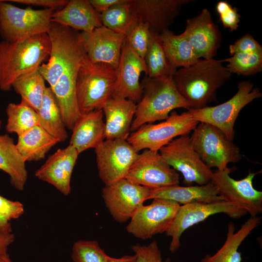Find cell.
<instances>
[{"label": "cell", "instance_id": "obj_30", "mask_svg": "<svg viewBox=\"0 0 262 262\" xmlns=\"http://www.w3.org/2000/svg\"><path fill=\"white\" fill-rule=\"evenodd\" d=\"M159 38L167 58L174 69L189 66L200 59L182 33L177 35L167 29L160 33Z\"/></svg>", "mask_w": 262, "mask_h": 262}, {"label": "cell", "instance_id": "obj_19", "mask_svg": "<svg viewBox=\"0 0 262 262\" xmlns=\"http://www.w3.org/2000/svg\"><path fill=\"white\" fill-rule=\"evenodd\" d=\"M199 59H212L220 47L222 36L218 27L206 8L196 16L189 18L181 33Z\"/></svg>", "mask_w": 262, "mask_h": 262}, {"label": "cell", "instance_id": "obj_17", "mask_svg": "<svg viewBox=\"0 0 262 262\" xmlns=\"http://www.w3.org/2000/svg\"><path fill=\"white\" fill-rule=\"evenodd\" d=\"M116 70L113 98L138 103L143 95L140 77L142 72L146 75L147 70L145 61L133 50L125 39Z\"/></svg>", "mask_w": 262, "mask_h": 262}, {"label": "cell", "instance_id": "obj_13", "mask_svg": "<svg viewBox=\"0 0 262 262\" xmlns=\"http://www.w3.org/2000/svg\"><path fill=\"white\" fill-rule=\"evenodd\" d=\"M94 149L98 175L105 186L125 178L139 155L124 139H104Z\"/></svg>", "mask_w": 262, "mask_h": 262}, {"label": "cell", "instance_id": "obj_35", "mask_svg": "<svg viewBox=\"0 0 262 262\" xmlns=\"http://www.w3.org/2000/svg\"><path fill=\"white\" fill-rule=\"evenodd\" d=\"M102 25L117 33L124 35L136 22L129 0H122L100 14Z\"/></svg>", "mask_w": 262, "mask_h": 262}, {"label": "cell", "instance_id": "obj_27", "mask_svg": "<svg viewBox=\"0 0 262 262\" xmlns=\"http://www.w3.org/2000/svg\"><path fill=\"white\" fill-rule=\"evenodd\" d=\"M260 222L261 218L258 216L250 217L236 232L234 223L229 222L223 246L213 255H206L199 262H241V253L238 251V248Z\"/></svg>", "mask_w": 262, "mask_h": 262}, {"label": "cell", "instance_id": "obj_9", "mask_svg": "<svg viewBox=\"0 0 262 262\" xmlns=\"http://www.w3.org/2000/svg\"><path fill=\"white\" fill-rule=\"evenodd\" d=\"M79 33L69 27L51 23L47 33L50 41L49 59L39 67L40 73L50 88L54 87L68 66L84 52Z\"/></svg>", "mask_w": 262, "mask_h": 262}, {"label": "cell", "instance_id": "obj_36", "mask_svg": "<svg viewBox=\"0 0 262 262\" xmlns=\"http://www.w3.org/2000/svg\"><path fill=\"white\" fill-rule=\"evenodd\" d=\"M222 60L228 63L226 67L231 74L249 76L262 70V51L237 53Z\"/></svg>", "mask_w": 262, "mask_h": 262}, {"label": "cell", "instance_id": "obj_25", "mask_svg": "<svg viewBox=\"0 0 262 262\" xmlns=\"http://www.w3.org/2000/svg\"><path fill=\"white\" fill-rule=\"evenodd\" d=\"M159 198L183 205L224 200L211 181L202 185L168 186L151 189L148 199Z\"/></svg>", "mask_w": 262, "mask_h": 262}, {"label": "cell", "instance_id": "obj_10", "mask_svg": "<svg viewBox=\"0 0 262 262\" xmlns=\"http://www.w3.org/2000/svg\"><path fill=\"white\" fill-rule=\"evenodd\" d=\"M159 151L172 168L182 174L186 186L193 183L202 185L211 181L213 172L200 158L189 135L175 138Z\"/></svg>", "mask_w": 262, "mask_h": 262}, {"label": "cell", "instance_id": "obj_1", "mask_svg": "<svg viewBox=\"0 0 262 262\" xmlns=\"http://www.w3.org/2000/svg\"><path fill=\"white\" fill-rule=\"evenodd\" d=\"M223 63V60L214 58L199 59L177 70L173 74L176 87L188 103L189 109L202 108L217 100V89L231 75Z\"/></svg>", "mask_w": 262, "mask_h": 262}, {"label": "cell", "instance_id": "obj_21", "mask_svg": "<svg viewBox=\"0 0 262 262\" xmlns=\"http://www.w3.org/2000/svg\"><path fill=\"white\" fill-rule=\"evenodd\" d=\"M90 62L84 54L73 61L63 72L55 85L51 88L59 105L67 128L72 130L82 115L76 97V82L80 69Z\"/></svg>", "mask_w": 262, "mask_h": 262}, {"label": "cell", "instance_id": "obj_37", "mask_svg": "<svg viewBox=\"0 0 262 262\" xmlns=\"http://www.w3.org/2000/svg\"><path fill=\"white\" fill-rule=\"evenodd\" d=\"M110 257L95 240H78L72 248L73 262H109Z\"/></svg>", "mask_w": 262, "mask_h": 262}, {"label": "cell", "instance_id": "obj_31", "mask_svg": "<svg viewBox=\"0 0 262 262\" xmlns=\"http://www.w3.org/2000/svg\"><path fill=\"white\" fill-rule=\"evenodd\" d=\"M39 126L59 142L68 137L66 126L51 88L47 87L41 104L36 111Z\"/></svg>", "mask_w": 262, "mask_h": 262}, {"label": "cell", "instance_id": "obj_34", "mask_svg": "<svg viewBox=\"0 0 262 262\" xmlns=\"http://www.w3.org/2000/svg\"><path fill=\"white\" fill-rule=\"evenodd\" d=\"M151 32L150 41L145 57L146 76L153 78L173 75L177 70L172 67L167 58L159 38V34L151 30Z\"/></svg>", "mask_w": 262, "mask_h": 262}, {"label": "cell", "instance_id": "obj_41", "mask_svg": "<svg viewBox=\"0 0 262 262\" xmlns=\"http://www.w3.org/2000/svg\"><path fill=\"white\" fill-rule=\"evenodd\" d=\"M215 8L223 27L231 32L236 30L239 27L241 17L237 9L226 1H219Z\"/></svg>", "mask_w": 262, "mask_h": 262}, {"label": "cell", "instance_id": "obj_5", "mask_svg": "<svg viewBox=\"0 0 262 262\" xmlns=\"http://www.w3.org/2000/svg\"><path fill=\"white\" fill-rule=\"evenodd\" d=\"M54 10L21 8L0 0V33L4 41L13 42L48 33Z\"/></svg>", "mask_w": 262, "mask_h": 262}, {"label": "cell", "instance_id": "obj_38", "mask_svg": "<svg viewBox=\"0 0 262 262\" xmlns=\"http://www.w3.org/2000/svg\"><path fill=\"white\" fill-rule=\"evenodd\" d=\"M151 32L147 24L136 22L125 36L133 50L143 60L150 41Z\"/></svg>", "mask_w": 262, "mask_h": 262}, {"label": "cell", "instance_id": "obj_48", "mask_svg": "<svg viewBox=\"0 0 262 262\" xmlns=\"http://www.w3.org/2000/svg\"><path fill=\"white\" fill-rule=\"evenodd\" d=\"M1 124H2V122H1V121L0 120V130L1 127Z\"/></svg>", "mask_w": 262, "mask_h": 262}, {"label": "cell", "instance_id": "obj_28", "mask_svg": "<svg viewBox=\"0 0 262 262\" xmlns=\"http://www.w3.org/2000/svg\"><path fill=\"white\" fill-rule=\"evenodd\" d=\"M26 162L13 139L7 134L0 135V170L9 175L11 184L18 191L24 189L27 180Z\"/></svg>", "mask_w": 262, "mask_h": 262}, {"label": "cell", "instance_id": "obj_2", "mask_svg": "<svg viewBox=\"0 0 262 262\" xmlns=\"http://www.w3.org/2000/svg\"><path fill=\"white\" fill-rule=\"evenodd\" d=\"M50 51L47 33L18 41L0 42V89L11 90L19 77L38 68Z\"/></svg>", "mask_w": 262, "mask_h": 262}, {"label": "cell", "instance_id": "obj_32", "mask_svg": "<svg viewBox=\"0 0 262 262\" xmlns=\"http://www.w3.org/2000/svg\"><path fill=\"white\" fill-rule=\"evenodd\" d=\"M15 91L36 111L39 108L47 86L39 67L19 77L13 84Z\"/></svg>", "mask_w": 262, "mask_h": 262}, {"label": "cell", "instance_id": "obj_20", "mask_svg": "<svg viewBox=\"0 0 262 262\" xmlns=\"http://www.w3.org/2000/svg\"><path fill=\"white\" fill-rule=\"evenodd\" d=\"M191 0H129L136 22L147 23L150 30L161 33L173 23L183 5Z\"/></svg>", "mask_w": 262, "mask_h": 262}, {"label": "cell", "instance_id": "obj_33", "mask_svg": "<svg viewBox=\"0 0 262 262\" xmlns=\"http://www.w3.org/2000/svg\"><path fill=\"white\" fill-rule=\"evenodd\" d=\"M7 132L18 136L32 128L39 125L37 112L21 99L18 103H10L6 109Z\"/></svg>", "mask_w": 262, "mask_h": 262}, {"label": "cell", "instance_id": "obj_45", "mask_svg": "<svg viewBox=\"0 0 262 262\" xmlns=\"http://www.w3.org/2000/svg\"><path fill=\"white\" fill-rule=\"evenodd\" d=\"M14 240L15 236L12 233V230L0 228V249L7 248Z\"/></svg>", "mask_w": 262, "mask_h": 262}, {"label": "cell", "instance_id": "obj_18", "mask_svg": "<svg viewBox=\"0 0 262 262\" xmlns=\"http://www.w3.org/2000/svg\"><path fill=\"white\" fill-rule=\"evenodd\" d=\"M79 35L82 48L92 64H105L116 69L125 35L103 25Z\"/></svg>", "mask_w": 262, "mask_h": 262}, {"label": "cell", "instance_id": "obj_24", "mask_svg": "<svg viewBox=\"0 0 262 262\" xmlns=\"http://www.w3.org/2000/svg\"><path fill=\"white\" fill-rule=\"evenodd\" d=\"M51 22L81 32H90L102 26L100 14L89 0H69L62 9L53 12Z\"/></svg>", "mask_w": 262, "mask_h": 262}, {"label": "cell", "instance_id": "obj_23", "mask_svg": "<svg viewBox=\"0 0 262 262\" xmlns=\"http://www.w3.org/2000/svg\"><path fill=\"white\" fill-rule=\"evenodd\" d=\"M136 104L129 99L113 98L104 105L102 110L105 117V139H128Z\"/></svg>", "mask_w": 262, "mask_h": 262}, {"label": "cell", "instance_id": "obj_44", "mask_svg": "<svg viewBox=\"0 0 262 262\" xmlns=\"http://www.w3.org/2000/svg\"><path fill=\"white\" fill-rule=\"evenodd\" d=\"M95 10L100 14L122 0H89Z\"/></svg>", "mask_w": 262, "mask_h": 262}, {"label": "cell", "instance_id": "obj_46", "mask_svg": "<svg viewBox=\"0 0 262 262\" xmlns=\"http://www.w3.org/2000/svg\"><path fill=\"white\" fill-rule=\"evenodd\" d=\"M109 262H136V256L133 255H124L120 258L110 257Z\"/></svg>", "mask_w": 262, "mask_h": 262}, {"label": "cell", "instance_id": "obj_4", "mask_svg": "<svg viewBox=\"0 0 262 262\" xmlns=\"http://www.w3.org/2000/svg\"><path fill=\"white\" fill-rule=\"evenodd\" d=\"M116 69L105 64L89 62L81 67L76 82V97L81 114L102 110L113 98Z\"/></svg>", "mask_w": 262, "mask_h": 262}, {"label": "cell", "instance_id": "obj_26", "mask_svg": "<svg viewBox=\"0 0 262 262\" xmlns=\"http://www.w3.org/2000/svg\"><path fill=\"white\" fill-rule=\"evenodd\" d=\"M102 110L82 114L76 122L69 144L79 154L86 149L95 148L105 139V122Z\"/></svg>", "mask_w": 262, "mask_h": 262}, {"label": "cell", "instance_id": "obj_16", "mask_svg": "<svg viewBox=\"0 0 262 262\" xmlns=\"http://www.w3.org/2000/svg\"><path fill=\"white\" fill-rule=\"evenodd\" d=\"M150 190L124 178L105 186L102 197L114 219L123 223L131 219L148 199Z\"/></svg>", "mask_w": 262, "mask_h": 262}, {"label": "cell", "instance_id": "obj_29", "mask_svg": "<svg viewBox=\"0 0 262 262\" xmlns=\"http://www.w3.org/2000/svg\"><path fill=\"white\" fill-rule=\"evenodd\" d=\"M59 141L40 126H34L18 136L16 148L26 162L43 159Z\"/></svg>", "mask_w": 262, "mask_h": 262}, {"label": "cell", "instance_id": "obj_39", "mask_svg": "<svg viewBox=\"0 0 262 262\" xmlns=\"http://www.w3.org/2000/svg\"><path fill=\"white\" fill-rule=\"evenodd\" d=\"M24 213L22 203L9 200L0 195V228L12 230L10 221L18 218Z\"/></svg>", "mask_w": 262, "mask_h": 262}, {"label": "cell", "instance_id": "obj_7", "mask_svg": "<svg viewBox=\"0 0 262 262\" xmlns=\"http://www.w3.org/2000/svg\"><path fill=\"white\" fill-rule=\"evenodd\" d=\"M190 139L201 160L212 168L222 170L229 163L239 162L242 154L239 147L220 130L206 123H198Z\"/></svg>", "mask_w": 262, "mask_h": 262}, {"label": "cell", "instance_id": "obj_40", "mask_svg": "<svg viewBox=\"0 0 262 262\" xmlns=\"http://www.w3.org/2000/svg\"><path fill=\"white\" fill-rule=\"evenodd\" d=\"M131 248L136 256V262H171L169 258L163 260L156 241L147 246L134 245Z\"/></svg>", "mask_w": 262, "mask_h": 262}, {"label": "cell", "instance_id": "obj_3", "mask_svg": "<svg viewBox=\"0 0 262 262\" xmlns=\"http://www.w3.org/2000/svg\"><path fill=\"white\" fill-rule=\"evenodd\" d=\"M141 84L143 95L136 104L131 132L146 124L166 119L175 109H189L176 87L173 75L153 78L146 76Z\"/></svg>", "mask_w": 262, "mask_h": 262}, {"label": "cell", "instance_id": "obj_6", "mask_svg": "<svg viewBox=\"0 0 262 262\" xmlns=\"http://www.w3.org/2000/svg\"><path fill=\"white\" fill-rule=\"evenodd\" d=\"M236 94L229 99L214 106L188 109L187 111L198 123H206L220 130L233 141L235 121L241 110L254 100L262 96L260 90L254 87L249 81L240 82Z\"/></svg>", "mask_w": 262, "mask_h": 262}, {"label": "cell", "instance_id": "obj_12", "mask_svg": "<svg viewBox=\"0 0 262 262\" xmlns=\"http://www.w3.org/2000/svg\"><path fill=\"white\" fill-rule=\"evenodd\" d=\"M233 169L217 170L213 172L211 181L224 200L234 204L250 217L257 216L262 213V192L253 187L256 173L250 172L243 179L235 180L229 175Z\"/></svg>", "mask_w": 262, "mask_h": 262}, {"label": "cell", "instance_id": "obj_42", "mask_svg": "<svg viewBox=\"0 0 262 262\" xmlns=\"http://www.w3.org/2000/svg\"><path fill=\"white\" fill-rule=\"evenodd\" d=\"M231 55L237 53L262 51V46L250 34L247 33L229 46Z\"/></svg>", "mask_w": 262, "mask_h": 262}, {"label": "cell", "instance_id": "obj_22", "mask_svg": "<svg viewBox=\"0 0 262 262\" xmlns=\"http://www.w3.org/2000/svg\"><path fill=\"white\" fill-rule=\"evenodd\" d=\"M79 154L70 145L59 148L35 171V176L67 196L71 191V178Z\"/></svg>", "mask_w": 262, "mask_h": 262}, {"label": "cell", "instance_id": "obj_47", "mask_svg": "<svg viewBox=\"0 0 262 262\" xmlns=\"http://www.w3.org/2000/svg\"><path fill=\"white\" fill-rule=\"evenodd\" d=\"M0 262H13L7 252V248L0 249Z\"/></svg>", "mask_w": 262, "mask_h": 262}, {"label": "cell", "instance_id": "obj_14", "mask_svg": "<svg viewBox=\"0 0 262 262\" xmlns=\"http://www.w3.org/2000/svg\"><path fill=\"white\" fill-rule=\"evenodd\" d=\"M150 189L179 185L180 175L163 159L159 151L145 149L139 155L126 178Z\"/></svg>", "mask_w": 262, "mask_h": 262}, {"label": "cell", "instance_id": "obj_8", "mask_svg": "<svg viewBox=\"0 0 262 262\" xmlns=\"http://www.w3.org/2000/svg\"><path fill=\"white\" fill-rule=\"evenodd\" d=\"M198 123L188 111L180 114L173 111L164 121L146 124L131 132L127 140L137 152L159 151L175 138L188 135Z\"/></svg>", "mask_w": 262, "mask_h": 262}, {"label": "cell", "instance_id": "obj_11", "mask_svg": "<svg viewBox=\"0 0 262 262\" xmlns=\"http://www.w3.org/2000/svg\"><path fill=\"white\" fill-rule=\"evenodd\" d=\"M223 213L232 218H238L247 213L234 204L222 200L211 203H194L180 206L170 226L165 232L171 238L169 246L171 253L180 248V237L190 227L202 222L210 216Z\"/></svg>", "mask_w": 262, "mask_h": 262}, {"label": "cell", "instance_id": "obj_15", "mask_svg": "<svg viewBox=\"0 0 262 262\" xmlns=\"http://www.w3.org/2000/svg\"><path fill=\"white\" fill-rule=\"evenodd\" d=\"M178 203L159 198L153 199L141 206L131 218L126 227L128 233L140 239H147L165 232L180 206Z\"/></svg>", "mask_w": 262, "mask_h": 262}, {"label": "cell", "instance_id": "obj_43", "mask_svg": "<svg viewBox=\"0 0 262 262\" xmlns=\"http://www.w3.org/2000/svg\"><path fill=\"white\" fill-rule=\"evenodd\" d=\"M9 2L17 3L43 7L45 9H50L54 10L59 7H64L68 2L67 0H10Z\"/></svg>", "mask_w": 262, "mask_h": 262}]
</instances>
